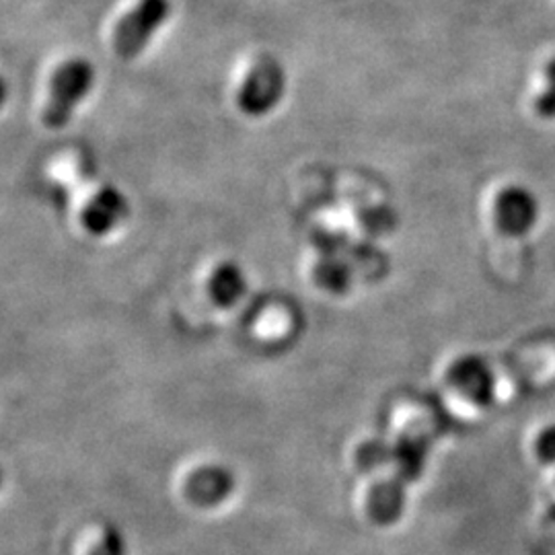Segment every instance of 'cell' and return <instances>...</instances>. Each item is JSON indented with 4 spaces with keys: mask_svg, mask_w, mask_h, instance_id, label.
I'll return each instance as SVG.
<instances>
[{
    "mask_svg": "<svg viewBox=\"0 0 555 555\" xmlns=\"http://www.w3.org/2000/svg\"><path fill=\"white\" fill-rule=\"evenodd\" d=\"M89 555H126L124 539L116 529H105L95 545L91 547Z\"/></svg>",
    "mask_w": 555,
    "mask_h": 555,
    "instance_id": "cell-10",
    "label": "cell"
},
{
    "mask_svg": "<svg viewBox=\"0 0 555 555\" xmlns=\"http://www.w3.org/2000/svg\"><path fill=\"white\" fill-rule=\"evenodd\" d=\"M95 85V68L89 60L70 59L54 70L48 89V101L43 105L41 119L50 130L64 128L75 109L89 98Z\"/></svg>",
    "mask_w": 555,
    "mask_h": 555,
    "instance_id": "cell-2",
    "label": "cell"
},
{
    "mask_svg": "<svg viewBox=\"0 0 555 555\" xmlns=\"http://www.w3.org/2000/svg\"><path fill=\"white\" fill-rule=\"evenodd\" d=\"M535 455L545 469H555V428L543 430L537 438Z\"/></svg>",
    "mask_w": 555,
    "mask_h": 555,
    "instance_id": "cell-11",
    "label": "cell"
},
{
    "mask_svg": "<svg viewBox=\"0 0 555 555\" xmlns=\"http://www.w3.org/2000/svg\"><path fill=\"white\" fill-rule=\"evenodd\" d=\"M7 95H9V87H7V80L0 77V107L4 105V101H7Z\"/></svg>",
    "mask_w": 555,
    "mask_h": 555,
    "instance_id": "cell-12",
    "label": "cell"
},
{
    "mask_svg": "<svg viewBox=\"0 0 555 555\" xmlns=\"http://www.w3.org/2000/svg\"><path fill=\"white\" fill-rule=\"evenodd\" d=\"M235 479L222 467H202L188 479V496L199 506H212L233 492Z\"/></svg>",
    "mask_w": 555,
    "mask_h": 555,
    "instance_id": "cell-7",
    "label": "cell"
},
{
    "mask_svg": "<svg viewBox=\"0 0 555 555\" xmlns=\"http://www.w3.org/2000/svg\"><path fill=\"white\" fill-rule=\"evenodd\" d=\"M286 93V75L278 60L261 56L238 85L237 107L249 118L272 114Z\"/></svg>",
    "mask_w": 555,
    "mask_h": 555,
    "instance_id": "cell-4",
    "label": "cell"
},
{
    "mask_svg": "<svg viewBox=\"0 0 555 555\" xmlns=\"http://www.w3.org/2000/svg\"><path fill=\"white\" fill-rule=\"evenodd\" d=\"M245 291H247V278L237 263H231V261L217 266L208 280V295L222 309L237 305L245 295Z\"/></svg>",
    "mask_w": 555,
    "mask_h": 555,
    "instance_id": "cell-8",
    "label": "cell"
},
{
    "mask_svg": "<svg viewBox=\"0 0 555 555\" xmlns=\"http://www.w3.org/2000/svg\"><path fill=\"white\" fill-rule=\"evenodd\" d=\"M130 215V204L126 196L112 188L103 185L91 198L85 202L80 210L82 229L93 237H105L114 233Z\"/></svg>",
    "mask_w": 555,
    "mask_h": 555,
    "instance_id": "cell-6",
    "label": "cell"
},
{
    "mask_svg": "<svg viewBox=\"0 0 555 555\" xmlns=\"http://www.w3.org/2000/svg\"><path fill=\"white\" fill-rule=\"evenodd\" d=\"M533 114L543 121H555V56L547 60L541 68L533 100Z\"/></svg>",
    "mask_w": 555,
    "mask_h": 555,
    "instance_id": "cell-9",
    "label": "cell"
},
{
    "mask_svg": "<svg viewBox=\"0 0 555 555\" xmlns=\"http://www.w3.org/2000/svg\"><path fill=\"white\" fill-rule=\"evenodd\" d=\"M171 17L169 0H139L116 23L112 46L121 60L139 59L160 27Z\"/></svg>",
    "mask_w": 555,
    "mask_h": 555,
    "instance_id": "cell-3",
    "label": "cell"
},
{
    "mask_svg": "<svg viewBox=\"0 0 555 555\" xmlns=\"http://www.w3.org/2000/svg\"><path fill=\"white\" fill-rule=\"evenodd\" d=\"M0 481H2V476H0Z\"/></svg>",
    "mask_w": 555,
    "mask_h": 555,
    "instance_id": "cell-13",
    "label": "cell"
},
{
    "mask_svg": "<svg viewBox=\"0 0 555 555\" xmlns=\"http://www.w3.org/2000/svg\"><path fill=\"white\" fill-rule=\"evenodd\" d=\"M498 399V375L481 360H456L444 378V405L461 420H477Z\"/></svg>",
    "mask_w": 555,
    "mask_h": 555,
    "instance_id": "cell-1",
    "label": "cell"
},
{
    "mask_svg": "<svg viewBox=\"0 0 555 555\" xmlns=\"http://www.w3.org/2000/svg\"><path fill=\"white\" fill-rule=\"evenodd\" d=\"M490 215L504 237L522 238L533 233L541 217V204L533 190L511 183L494 194Z\"/></svg>",
    "mask_w": 555,
    "mask_h": 555,
    "instance_id": "cell-5",
    "label": "cell"
}]
</instances>
